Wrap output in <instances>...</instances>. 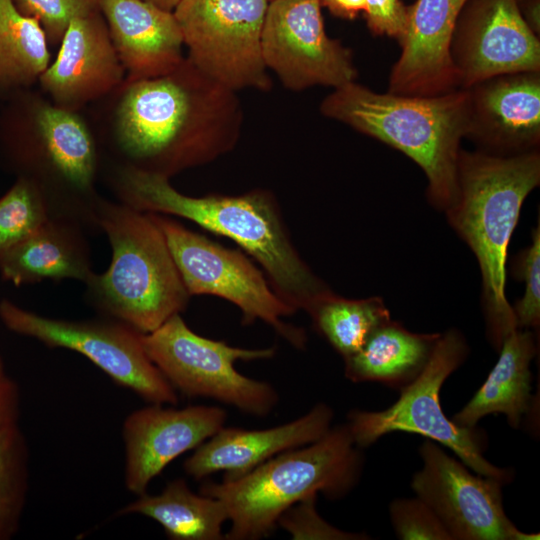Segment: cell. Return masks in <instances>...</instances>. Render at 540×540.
Instances as JSON below:
<instances>
[{
    "label": "cell",
    "instance_id": "cell-21",
    "mask_svg": "<svg viewBox=\"0 0 540 540\" xmlns=\"http://www.w3.org/2000/svg\"><path fill=\"white\" fill-rule=\"evenodd\" d=\"M125 81L164 75L185 58L173 11L144 0H98Z\"/></svg>",
    "mask_w": 540,
    "mask_h": 540
},
{
    "label": "cell",
    "instance_id": "cell-4",
    "mask_svg": "<svg viewBox=\"0 0 540 540\" xmlns=\"http://www.w3.org/2000/svg\"><path fill=\"white\" fill-rule=\"evenodd\" d=\"M539 184V149L514 155L460 151L457 191L445 213L479 264L487 335L497 351L518 329L505 292L508 246L522 205Z\"/></svg>",
    "mask_w": 540,
    "mask_h": 540
},
{
    "label": "cell",
    "instance_id": "cell-17",
    "mask_svg": "<svg viewBox=\"0 0 540 540\" xmlns=\"http://www.w3.org/2000/svg\"><path fill=\"white\" fill-rule=\"evenodd\" d=\"M466 90L465 138L478 150L514 155L539 149L540 71L496 75Z\"/></svg>",
    "mask_w": 540,
    "mask_h": 540
},
{
    "label": "cell",
    "instance_id": "cell-37",
    "mask_svg": "<svg viewBox=\"0 0 540 540\" xmlns=\"http://www.w3.org/2000/svg\"><path fill=\"white\" fill-rule=\"evenodd\" d=\"M520 14L531 29V31L540 35V0H517Z\"/></svg>",
    "mask_w": 540,
    "mask_h": 540
},
{
    "label": "cell",
    "instance_id": "cell-19",
    "mask_svg": "<svg viewBox=\"0 0 540 540\" xmlns=\"http://www.w3.org/2000/svg\"><path fill=\"white\" fill-rule=\"evenodd\" d=\"M468 0H416L408 7L401 53L392 67L388 91L433 96L459 89L451 59L458 17Z\"/></svg>",
    "mask_w": 540,
    "mask_h": 540
},
{
    "label": "cell",
    "instance_id": "cell-29",
    "mask_svg": "<svg viewBox=\"0 0 540 540\" xmlns=\"http://www.w3.org/2000/svg\"><path fill=\"white\" fill-rule=\"evenodd\" d=\"M49 217L48 203L40 188L17 177L0 197V256L30 237Z\"/></svg>",
    "mask_w": 540,
    "mask_h": 540
},
{
    "label": "cell",
    "instance_id": "cell-24",
    "mask_svg": "<svg viewBox=\"0 0 540 540\" xmlns=\"http://www.w3.org/2000/svg\"><path fill=\"white\" fill-rule=\"evenodd\" d=\"M440 336L411 332L390 319L374 330L358 352L344 359L345 377L400 390L423 371Z\"/></svg>",
    "mask_w": 540,
    "mask_h": 540
},
{
    "label": "cell",
    "instance_id": "cell-27",
    "mask_svg": "<svg viewBox=\"0 0 540 540\" xmlns=\"http://www.w3.org/2000/svg\"><path fill=\"white\" fill-rule=\"evenodd\" d=\"M307 313L317 332L343 359L358 352L374 330L391 319L380 297L347 299L334 292L319 299Z\"/></svg>",
    "mask_w": 540,
    "mask_h": 540
},
{
    "label": "cell",
    "instance_id": "cell-32",
    "mask_svg": "<svg viewBox=\"0 0 540 540\" xmlns=\"http://www.w3.org/2000/svg\"><path fill=\"white\" fill-rule=\"evenodd\" d=\"M390 520L402 540H452L435 512L420 498L396 499L390 504Z\"/></svg>",
    "mask_w": 540,
    "mask_h": 540
},
{
    "label": "cell",
    "instance_id": "cell-2",
    "mask_svg": "<svg viewBox=\"0 0 540 540\" xmlns=\"http://www.w3.org/2000/svg\"><path fill=\"white\" fill-rule=\"evenodd\" d=\"M112 188L118 201L137 210L181 217L233 240L296 311L307 312L333 292L301 258L269 191L193 197L176 190L168 178L125 166L114 170Z\"/></svg>",
    "mask_w": 540,
    "mask_h": 540
},
{
    "label": "cell",
    "instance_id": "cell-34",
    "mask_svg": "<svg viewBox=\"0 0 540 540\" xmlns=\"http://www.w3.org/2000/svg\"><path fill=\"white\" fill-rule=\"evenodd\" d=\"M369 30L377 36L402 39L408 20V6L401 0H365L364 10Z\"/></svg>",
    "mask_w": 540,
    "mask_h": 540
},
{
    "label": "cell",
    "instance_id": "cell-28",
    "mask_svg": "<svg viewBox=\"0 0 540 540\" xmlns=\"http://www.w3.org/2000/svg\"><path fill=\"white\" fill-rule=\"evenodd\" d=\"M30 454L19 423L0 428V540L18 531L29 489Z\"/></svg>",
    "mask_w": 540,
    "mask_h": 540
},
{
    "label": "cell",
    "instance_id": "cell-36",
    "mask_svg": "<svg viewBox=\"0 0 540 540\" xmlns=\"http://www.w3.org/2000/svg\"><path fill=\"white\" fill-rule=\"evenodd\" d=\"M320 3L332 14L349 20L365 10V0H320Z\"/></svg>",
    "mask_w": 540,
    "mask_h": 540
},
{
    "label": "cell",
    "instance_id": "cell-6",
    "mask_svg": "<svg viewBox=\"0 0 540 540\" xmlns=\"http://www.w3.org/2000/svg\"><path fill=\"white\" fill-rule=\"evenodd\" d=\"M362 469L363 455L347 424L338 425L240 477L204 482L200 493L225 506L231 522L225 539L257 540L275 530L288 508L318 492L332 500L345 497L358 484Z\"/></svg>",
    "mask_w": 540,
    "mask_h": 540
},
{
    "label": "cell",
    "instance_id": "cell-23",
    "mask_svg": "<svg viewBox=\"0 0 540 540\" xmlns=\"http://www.w3.org/2000/svg\"><path fill=\"white\" fill-rule=\"evenodd\" d=\"M536 352V337L530 329H516L509 334L487 379L451 421L461 427L474 428L483 417L503 413L508 424L518 428L535 404L530 365Z\"/></svg>",
    "mask_w": 540,
    "mask_h": 540
},
{
    "label": "cell",
    "instance_id": "cell-13",
    "mask_svg": "<svg viewBox=\"0 0 540 540\" xmlns=\"http://www.w3.org/2000/svg\"><path fill=\"white\" fill-rule=\"evenodd\" d=\"M422 468L411 487L438 516L452 540H538L539 534L520 531L503 508L502 483L470 473L433 440L419 449Z\"/></svg>",
    "mask_w": 540,
    "mask_h": 540
},
{
    "label": "cell",
    "instance_id": "cell-7",
    "mask_svg": "<svg viewBox=\"0 0 540 540\" xmlns=\"http://www.w3.org/2000/svg\"><path fill=\"white\" fill-rule=\"evenodd\" d=\"M98 228L111 262L85 284L86 301L102 316L150 333L187 307L190 295L166 238L151 214L102 197Z\"/></svg>",
    "mask_w": 540,
    "mask_h": 540
},
{
    "label": "cell",
    "instance_id": "cell-16",
    "mask_svg": "<svg viewBox=\"0 0 540 540\" xmlns=\"http://www.w3.org/2000/svg\"><path fill=\"white\" fill-rule=\"evenodd\" d=\"M227 412L217 406L185 408L149 403L126 416L122 424L126 489L140 496L151 481L183 453L217 433Z\"/></svg>",
    "mask_w": 540,
    "mask_h": 540
},
{
    "label": "cell",
    "instance_id": "cell-26",
    "mask_svg": "<svg viewBox=\"0 0 540 540\" xmlns=\"http://www.w3.org/2000/svg\"><path fill=\"white\" fill-rule=\"evenodd\" d=\"M50 65L49 42L35 18L0 0V97L30 89Z\"/></svg>",
    "mask_w": 540,
    "mask_h": 540
},
{
    "label": "cell",
    "instance_id": "cell-30",
    "mask_svg": "<svg viewBox=\"0 0 540 540\" xmlns=\"http://www.w3.org/2000/svg\"><path fill=\"white\" fill-rule=\"evenodd\" d=\"M516 278L524 281L522 298L513 308L518 329L538 328L540 324V228L532 231V243L514 261Z\"/></svg>",
    "mask_w": 540,
    "mask_h": 540
},
{
    "label": "cell",
    "instance_id": "cell-39",
    "mask_svg": "<svg viewBox=\"0 0 540 540\" xmlns=\"http://www.w3.org/2000/svg\"><path fill=\"white\" fill-rule=\"evenodd\" d=\"M6 374L5 372V365H4V361L0 355V377L4 376Z\"/></svg>",
    "mask_w": 540,
    "mask_h": 540
},
{
    "label": "cell",
    "instance_id": "cell-20",
    "mask_svg": "<svg viewBox=\"0 0 540 540\" xmlns=\"http://www.w3.org/2000/svg\"><path fill=\"white\" fill-rule=\"evenodd\" d=\"M334 414L325 403L316 404L299 418L267 429L222 427L184 461L185 473L195 480L225 472L240 477L275 455L312 443L330 428Z\"/></svg>",
    "mask_w": 540,
    "mask_h": 540
},
{
    "label": "cell",
    "instance_id": "cell-22",
    "mask_svg": "<svg viewBox=\"0 0 540 540\" xmlns=\"http://www.w3.org/2000/svg\"><path fill=\"white\" fill-rule=\"evenodd\" d=\"M87 231L50 216L30 237L0 256V275L15 286L67 279L86 283L94 274Z\"/></svg>",
    "mask_w": 540,
    "mask_h": 540
},
{
    "label": "cell",
    "instance_id": "cell-31",
    "mask_svg": "<svg viewBox=\"0 0 540 540\" xmlns=\"http://www.w3.org/2000/svg\"><path fill=\"white\" fill-rule=\"evenodd\" d=\"M24 15L41 24L49 45L60 44L69 23L99 10L98 0H13Z\"/></svg>",
    "mask_w": 540,
    "mask_h": 540
},
{
    "label": "cell",
    "instance_id": "cell-9",
    "mask_svg": "<svg viewBox=\"0 0 540 540\" xmlns=\"http://www.w3.org/2000/svg\"><path fill=\"white\" fill-rule=\"evenodd\" d=\"M151 361L177 391L187 397H206L231 405L247 414L265 417L279 401L268 382L239 373L234 364L271 359L275 347L245 349L200 336L180 314L156 330L143 334Z\"/></svg>",
    "mask_w": 540,
    "mask_h": 540
},
{
    "label": "cell",
    "instance_id": "cell-14",
    "mask_svg": "<svg viewBox=\"0 0 540 540\" xmlns=\"http://www.w3.org/2000/svg\"><path fill=\"white\" fill-rule=\"evenodd\" d=\"M321 6L320 0H269L262 56L288 89H334L357 77L351 51L327 35Z\"/></svg>",
    "mask_w": 540,
    "mask_h": 540
},
{
    "label": "cell",
    "instance_id": "cell-12",
    "mask_svg": "<svg viewBox=\"0 0 540 540\" xmlns=\"http://www.w3.org/2000/svg\"><path fill=\"white\" fill-rule=\"evenodd\" d=\"M269 0H182L173 13L188 58L225 87L268 91L261 47Z\"/></svg>",
    "mask_w": 540,
    "mask_h": 540
},
{
    "label": "cell",
    "instance_id": "cell-38",
    "mask_svg": "<svg viewBox=\"0 0 540 540\" xmlns=\"http://www.w3.org/2000/svg\"><path fill=\"white\" fill-rule=\"evenodd\" d=\"M167 11H174L182 0H144Z\"/></svg>",
    "mask_w": 540,
    "mask_h": 540
},
{
    "label": "cell",
    "instance_id": "cell-1",
    "mask_svg": "<svg viewBox=\"0 0 540 540\" xmlns=\"http://www.w3.org/2000/svg\"><path fill=\"white\" fill-rule=\"evenodd\" d=\"M113 93L109 145L117 166L170 179L214 161L239 141L243 112L237 92L188 57L164 75L124 80Z\"/></svg>",
    "mask_w": 540,
    "mask_h": 540
},
{
    "label": "cell",
    "instance_id": "cell-35",
    "mask_svg": "<svg viewBox=\"0 0 540 540\" xmlns=\"http://www.w3.org/2000/svg\"><path fill=\"white\" fill-rule=\"evenodd\" d=\"M20 403L18 384L7 374L0 377V428L18 422Z\"/></svg>",
    "mask_w": 540,
    "mask_h": 540
},
{
    "label": "cell",
    "instance_id": "cell-8",
    "mask_svg": "<svg viewBox=\"0 0 540 540\" xmlns=\"http://www.w3.org/2000/svg\"><path fill=\"white\" fill-rule=\"evenodd\" d=\"M469 352L457 329L441 333L432 355L418 377L400 389V397L382 411H351L347 426L360 448L393 432L419 434L451 449L469 469L506 484L513 472L499 468L484 458L485 440L476 428L456 425L444 414L440 390L445 380L466 359Z\"/></svg>",
    "mask_w": 540,
    "mask_h": 540
},
{
    "label": "cell",
    "instance_id": "cell-25",
    "mask_svg": "<svg viewBox=\"0 0 540 540\" xmlns=\"http://www.w3.org/2000/svg\"><path fill=\"white\" fill-rule=\"evenodd\" d=\"M127 514L156 521L172 540H223L222 528L228 520L220 500L194 493L181 478L168 482L159 494L138 496L117 512Z\"/></svg>",
    "mask_w": 540,
    "mask_h": 540
},
{
    "label": "cell",
    "instance_id": "cell-10",
    "mask_svg": "<svg viewBox=\"0 0 540 540\" xmlns=\"http://www.w3.org/2000/svg\"><path fill=\"white\" fill-rule=\"evenodd\" d=\"M150 214L166 238L190 296L226 299L241 310L244 325L261 320L295 348L305 347L304 329L283 321L296 310L277 295L264 274L241 251L221 246L167 215Z\"/></svg>",
    "mask_w": 540,
    "mask_h": 540
},
{
    "label": "cell",
    "instance_id": "cell-15",
    "mask_svg": "<svg viewBox=\"0 0 540 540\" xmlns=\"http://www.w3.org/2000/svg\"><path fill=\"white\" fill-rule=\"evenodd\" d=\"M459 87L500 74L540 71V41L523 20L517 0H468L451 42Z\"/></svg>",
    "mask_w": 540,
    "mask_h": 540
},
{
    "label": "cell",
    "instance_id": "cell-11",
    "mask_svg": "<svg viewBox=\"0 0 540 540\" xmlns=\"http://www.w3.org/2000/svg\"><path fill=\"white\" fill-rule=\"evenodd\" d=\"M0 320L10 331L49 348L82 354L114 383L148 403L178 404V395L147 355L143 333L117 320L56 319L26 310L10 300L0 302Z\"/></svg>",
    "mask_w": 540,
    "mask_h": 540
},
{
    "label": "cell",
    "instance_id": "cell-3",
    "mask_svg": "<svg viewBox=\"0 0 540 540\" xmlns=\"http://www.w3.org/2000/svg\"><path fill=\"white\" fill-rule=\"evenodd\" d=\"M0 113V154L17 175L42 191L50 216L99 230L96 188L100 150L85 119L26 89Z\"/></svg>",
    "mask_w": 540,
    "mask_h": 540
},
{
    "label": "cell",
    "instance_id": "cell-18",
    "mask_svg": "<svg viewBox=\"0 0 540 540\" xmlns=\"http://www.w3.org/2000/svg\"><path fill=\"white\" fill-rule=\"evenodd\" d=\"M125 80L100 10L73 19L54 61L39 79L42 92L55 105L78 111L106 97Z\"/></svg>",
    "mask_w": 540,
    "mask_h": 540
},
{
    "label": "cell",
    "instance_id": "cell-33",
    "mask_svg": "<svg viewBox=\"0 0 540 540\" xmlns=\"http://www.w3.org/2000/svg\"><path fill=\"white\" fill-rule=\"evenodd\" d=\"M317 495L308 497L288 508L278 519L279 525L295 540H363L364 533L340 530L324 520L316 510Z\"/></svg>",
    "mask_w": 540,
    "mask_h": 540
},
{
    "label": "cell",
    "instance_id": "cell-5",
    "mask_svg": "<svg viewBox=\"0 0 540 540\" xmlns=\"http://www.w3.org/2000/svg\"><path fill=\"white\" fill-rule=\"evenodd\" d=\"M468 93L459 88L433 96L379 93L355 81L334 88L320 104L327 118L404 153L424 172L430 203L445 211L457 191Z\"/></svg>",
    "mask_w": 540,
    "mask_h": 540
}]
</instances>
